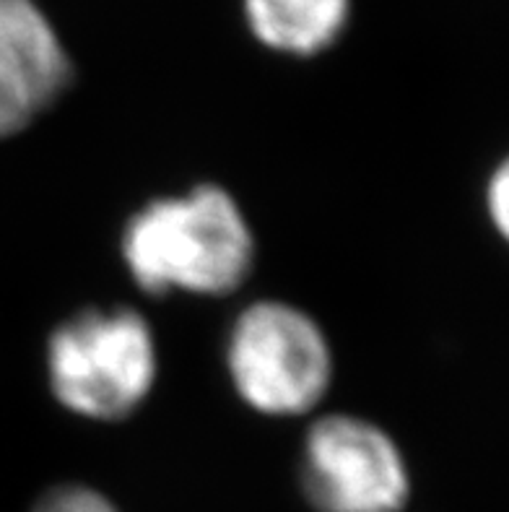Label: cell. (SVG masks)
Returning a JSON list of instances; mask_svg holds the SVG:
<instances>
[{
    "instance_id": "cell-1",
    "label": "cell",
    "mask_w": 509,
    "mask_h": 512,
    "mask_svg": "<svg viewBox=\"0 0 509 512\" xmlns=\"http://www.w3.org/2000/svg\"><path fill=\"white\" fill-rule=\"evenodd\" d=\"M130 276L149 294H229L252 268L255 242L232 195L198 185L141 208L123 232Z\"/></svg>"
},
{
    "instance_id": "cell-2",
    "label": "cell",
    "mask_w": 509,
    "mask_h": 512,
    "mask_svg": "<svg viewBox=\"0 0 509 512\" xmlns=\"http://www.w3.org/2000/svg\"><path fill=\"white\" fill-rule=\"evenodd\" d=\"M156 344L149 323L133 310H86L50 336L52 393L73 414L123 419L156 383Z\"/></svg>"
},
{
    "instance_id": "cell-3",
    "label": "cell",
    "mask_w": 509,
    "mask_h": 512,
    "mask_svg": "<svg viewBox=\"0 0 509 512\" xmlns=\"http://www.w3.org/2000/svg\"><path fill=\"white\" fill-rule=\"evenodd\" d=\"M226 362L239 396L271 416L315 409L333 375L320 325L284 302H258L239 315L229 333Z\"/></svg>"
},
{
    "instance_id": "cell-4",
    "label": "cell",
    "mask_w": 509,
    "mask_h": 512,
    "mask_svg": "<svg viewBox=\"0 0 509 512\" xmlns=\"http://www.w3.org/2000/svg\"><path fill=\"white\" fill-rule=\"evenodd\" d=\"M302 484L317 512H400L408 468L398 445L367 419H317L304 442Z\"/></svg>"
},
{
    "instance_id": "cell-5",
    "label": "cell",
    "mask_w": 509,
    "mask_h": 512,
    "mask_svg": "<svg viewBox=\"0 0 509 512\" xmlns=\"http://www.w3.org/2000/svg\"><path fill=\"white\" fill-rule=\"evenodd\" d=\"M71 81V60L34 0H0V136L32 125Z\"/></svg>"
},
{
    "instance_id": "cell-6",
    "label": "cell",
    "mask_w": 509,
    "mask_h": 512,
    "mask_svg": "<svg viewBox=\"0 0 509 512\" xmlns=\"http://www.w3.org/2000/svg\"><path fill=\"white\" fill-rule=\"evenodd\" d=\"M245 13L263 45L289 55H317L341 37L348 0H245Z\"/></svg>"
},
{
    "instance_id": "cell-7",
    "label": "cell",
    "mask_w": 509,
    "mask_h": 512,
    "mask_svg": "<svg viewBox=\"0 0 509 512\" xmlns=\"http://www.w3.org/2000/svg\"><path fill=\"white\" fill-rule=\"evenodd\" d=\"M32 512H120L97 489L81 484H63L39 497Z\"/></svg>"
},
{
    "instance_id": "cell-8",
    "label": "cell",
    "mask_w": 509,
    "mask_h": 512,
    "mask_svg": "<svg viewBox=\"0 0 509 512\" xmlns=\"http://www.w3.org/2000/svg\"><path fill=\"white\" fill-rule=\"evenodd\" d=\"M489 208L494 216L497 229H507V208H509V177L507 167H499L497 175L489 182Z\"/></svg>"
}]
</instances>
